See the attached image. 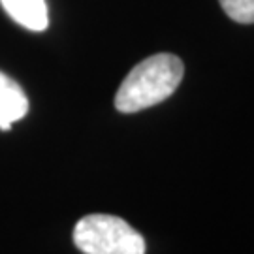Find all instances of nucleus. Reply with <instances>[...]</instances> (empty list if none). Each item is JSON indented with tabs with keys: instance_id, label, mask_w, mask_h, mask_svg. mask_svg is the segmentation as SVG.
<instances>
[{
	"instance_id": "1",
	"label": "nucleus",
	"mask_w": 254,
	"mask_h": 254,
	"mask_svg": "<svg viewBox=\"0 0 254 254\" xmlns=\"http://www.w3.org/2000/svg\"><path fill=\"white\" fill-rule=\"evenodd\" d=\"M185 66L179 57L158 53L141 61L121 83L115 94V108L121 113H137L170 98L179 87Z\"/></svg>"
},
{
	"instance_id": "2",
	"label": "nucleus",
	"mask_w": 254,
	"mask_h": 254,
	"mask_svg": "<svg viewBox=\"0 0 254 254\" xmlns=\"http://www.w3.org/2000/svg\"><path fill=\"white\" fill-rule=\"evenodd\" d=\"M73 243L83 254H145L143 236L125 218L92 213L75 224Z\"/></svg>"
},
{
	"instance_id": "5",
	"label": "nucleus",
	"mask_w": 254,
	"mask_h": 254,
	"mask_svg": "<svg viewBox=\"0 0 254 254\" xmlns=\"http://www.w3.org/2000/svg\"><path fill=\"white\" fill-rule=\"evenodd\" d=\"M218 2L230 19L243 25L254 23V0H218Z\"/></svg>"
},
{
	"instance_id": "4",
	"label": "nucleus",
	"mask_w": 254,
	"mask_h": 254,
	"mask_svg": "<svg viewBox=\"0 0 254 254\" xmlns=\"http://www.w3.org/2000/svg\"><path fill=\"white\" fill-rule=\"evenodd\" d=\"M2 8L21 27L42 32L49 25L46 0H0Z\"/></svg>"
},
{
	"instance_id": "3",
	"label": "nucleus",
	"mask_w": 254,
	"mask_h": 254,
	"mask_svg": "<svg viewBox=\"0 0 254 254\" xmlns=\"http://www.w3.org/2000/svg\"><path fill=\"white\" fill-rule=\"evenodd\" d=\"M28 113V98L21 85L0 72V130L8 132L11 125Z\"/></svg>"
}]
</instances>
